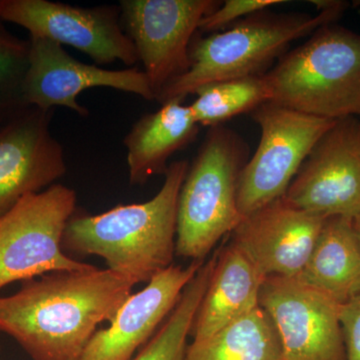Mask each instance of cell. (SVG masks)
<instances>
[{
    "instance_id": "4fadbf2b",
    "label": "cell",
    "mask_w": 360,
    "mask_h": 360,
    "mask_svg": "<svg viewBox=\"0 0 360 360\" xmlns=\"http://www.w3.org/2000/svg\"><path fill=\"white\" fill-rule=\"evenodd\" d=\"M53 113L23 106L0 127V217L66 174L65 150L51 134Z\"/></svg>"
},
{
    "instance_id": "44dd1931",
    "label": "cell",
    "mask_w": 360,
    "mask_h": 360,
    "mask_svg": "<svg viewBox=\"0 0 360 360\" xmlns=\"http://www.w3.org/2000/svg\"><path fill=\"white\" fill-rule=\"evenodd\" d=\"M189 105L200 127H214L243 113L252 112L270 101L264 75L205 84Z\"/></svg>"
},
{
    "instance_id": "7c38bea8",
    "label": "cell",
    "mask_w": 360,
    "mask_h": 360,
    "mask_svg": "<svg viewBox=\"0 0 360 360\" xmlns=\"http://www.w3.org/2000/svg\"><path fill=\"white\" fill-rule=\"evenodd\" d=\"M28 42V66L21 89L25 105L44 110L65 106L87 117L89 110L78 103L77 96L91 87H110L136 94L146 101H155L143 70H104L77 60L53 40L30 37Z\"/></svg>"
},
{
    "instance_id": "ba28073f",
    "label": "cell",
    "mask_w": 360,
    "mask_h": 360,
    "mask_svg": "<svg viewBox=\"0 0 360 360\" xmlns=\"http://www.w3.org/2000/svg\"><path fill=\"white\" fill-rule=\"evenodd\" d=\"M0 20L22 26L30 37L75 47L96 65L120 60L129 68L139 61L120 6L85 8L49 0H0Z\"/></svg>"
},
{
    "instance_id": "30bf717a",
    "label": "cell",
    "mask_w": 360,
    "mask_h": 360,
    "mask_svg": "<svg viewBox=\"0 0 360 360\" xmlns=\"http://www.w3.org/2000/svg\"><path fill=\"white\" fill-rule=\"evenodd\" d=\"M259 307L276 326L284 360H347L341 304L302 276H267Z\"/></svg>"
},
{
    "instance_id": "3957f363",
    "label": "cell",
    "mask_w": 360,
    "mask_h": 360,
    "mask_svg": "<svg viewBox=\"0 0 360 360\" xmlns=\"http://www.w3.org/2000/svg\"><path fill=\"white\" fill-rule=\"evenodd\" d=\"M348 6V2L342 1L314 16L274 13L266 9L236 21L221 32L193 40L188 70L165 85L156 101H184L205 84L264 75L276 59L286 53L290 44L322 25L335 23Z\"/></svg>"
},
{
    "instance_id": "7a4b0ae2",
    "label": "cell",
    "mask_w": 360,
    "mask_h": 360,
    "mask_svg": "<svg viewBox=\"0 0 360 360\" xmlns=\"http://www.w3.org/2000/svg\"><path fill=\"white\" fill-rule=\"evenodd\" d=\"M189 162L168 165L153 200L120 205L96 215H75L66 225L63 248L103 258L108 269L134 284L149 283L174 264L177 205Z\"/></svg>"
},
{
    "instance_id": "9c48e42d",
    "label": "cell",
    "mask_w": 360,
    "mask_h": 360,
    "mask_svg": "<svg viewBox=\"0 0 360 360\" xmlns=\"http://www.w3.org/2000/svg\"><path fill=\"white\" fill-rule=\"evenodd\" d=\"M221 1L122 0L125 32L132 40L156 96L191 65L189 49L200 21Z\"/></svg>"
},
{
    "instance_id": "ac0fdd59",
    "label": "cell",
    "mask_w": 360,
    "mask_h": 360,
    "mask_svg": "<svg viewBox=\"0 0 360 360\" xmlns=\"http://www.w3.org/2000/svg\"><path fill=\"white\" fill-rule=\"evenodd\" d=\"M300 276L340 304L360 292V243L354 219H326Z\"/></svg>"
},
{
    "instance_id": "5bb4252c",
    "label": "cell",
    "mask_w": 360,
    "mask_h": 360,
    "mask_svg": "<svg viewBox=\"0 0 360 360\" xmlns=\"http://www.w3.org/2000/svg\"><path fill=\"white\" fill-rule=\"evenodd\" d=\"M326 219L281 198L243 217L231 232V241L245 250L265 278L297 276L309 262Z\"/></svg>"
},
{
    "instance_id": "52a82bcc",
    "label": "cell",
    "mask_w": 360,
    "mask_h": 360,
    "mask_svg": "<svg viewBox=\"0 0 360 360\" xmlns=\"http://www.w3.org/2000/svg\"><path fill=\"white\" fill-rule=\"evenodd\" d=\"M250 115L260 127V141L239 176L238 202L243 217L283 198L310 151L336 122L270 101Z\"/></svg>"
},
{
    "instance_id": "9a60e30c",
    "label": "cell",
    "mask_w": 360,
    "mask_h": 360,
    "mask_svg": "<svg viewBox=\"0 0 360 360\" xmlns=\"http://www.w3.org/2000/svg\"><path fill=\"white\" fill-rule=\"evenodd\" d=\"M205 262L172 264L143 290L130 295L108 328L96 331L80 360H131L160 329L179 302L187 284Z\"/></svg>"
},
{
    "instance_id": "ffe728a7",
    "label": "cell",
    "mask_w": 360,
    "mask_h": 360,
    "mask_svg": "<svg viewBox=\"0 0 360 360\" xmlns=\"http://www.w3.org/2000/svg\"><path fill=\"white\" fill-rule=\"evenodd\" d=\"M217 251L187 284L162 326L131 360H186L187 338L217 264Z\"/></svg>"
},
{
    "instance_id": "2e32d148",
    "label": "cell",
    "mask_w": 360,
    "mask_h": 360,
    "mask_svg": "<svg viewBox=\"0 0 360 360\" xmlns=\"http://www.w3.org/2000/svg\"><path fill=\"white\" fill-rule=\"evenodd\" d=\"M264 279L240 246L231 241L219 248L212 278L191 326L193 341L210 338L259 307Z\"/></svg>"
},
{
    "instance_id": "e0dca14e",
    "label": "cell",
    "mask_w": 360,
    "mask_h": 360,
    "mask_svg": "<svg viewBox=\"0 0 360 360\" xmlns=\"http://www.w3.org/2000/svg\"><path fill=\"white\" fill-rule=\"evenodd\" d=\"M198 130L189 105L179 99L142 115L123 139L130 184H142L153 175L165 174L170 156L193 142Z\"/></svg>"
},
{
    "instance_id": "d6986e66",
    "label": "cell",
    "mask_w": 360,
    "mask_h": 360,
    "mask_svg": "<svg viewBox=\"0 0 360 360\" xmlns=\"http://www.w3.org/2000/svg\"><path fill=\"white\" fill-rule=\"evenodd\" d=\"M186 360H284V354L274 322L258 307L210 338L193 341Z\"/></svg>"
},
{
    "instance_id": "277c9868",
    "label": "cell",
    "mask_w": 360,
    "mask_h": 360,
    "mask_svg": "<svg viewBox=\"0 0 360 360\" xmlns=\"http://www.w3.org/2000/svg\"><path fill=\"white\" fill-rule=\"evenodd\" d=\"M264 77L270 103L326 120L360 118V34L322 25Z\"/></svg>"
},
{
    "instance_id": "8fae6325",
    "label": "cell",
    "mask_w": 360,
    "mask_h": 360,
    "mask_svg": "<svg viewBox=\"0 0 360 360\" xmlns=\"http://www.w3.org/2000/svg\"><path fill=\"white\" fill-rule=\"evenodd\" d=\"M283 198L324 219L360 215L359 117L340 118L322 135Z\"/></svg>"
},
{
    "instance_id": "8992f818",
    "label": "cell",
    "mask_w": 360,
    "mask_h": 360,
    "mask_svg": "<svg viewBox=\"0 0 360 360\" xmlns=\"http://www.w3.org/2000/svg\"><path fill=\"white\" fill-rule=\"evenodd\" d=\"M75 208V191L56 184L25 196L0 217V290L13 281L91 266L63 252V234Z\"/></svg>"
},
{
    "instance_id": "5b68a950",
    "label": "cell",
    "mask_w": 360,
    "mask_h": 360,
    "mask_svg": "<svg viewBox=\"0 0 360 360\" xmlns=\"http://www.w3.org/2000/svg\"><path fill=\"white\" fill-rule=\"evenodd\" d=\"M250 160L245 139L224 125L210 127L180 188L175 255L205 262L240 224L239 176Z\"/></svg>"
},
{
    "instance_id": "6da1fadb",
    "label": "cell",
    "mask_w": 360,
    "mask_h": 360,
    "mask_svg": "<svg viewBox=\"0 0 360 360\" xmlns=\"http://www.w3.org/2000/svg\"><path fill=\"white\" fill-rule=\"evenodd\" d=\"M134 285L94 265L25 281L0 297V331L33 360H80L97 326L112 321Z\"/></svg>"
},
{
    "instance_id": "603a6c76",
    "label": "cell",
    "mask_w": 360,
    "mask_h": 360,
    "mask_svg": "<svg viewBox=\"0 0 360 360\" xmlns=\"http://www.w3.org/2000/svg\"><path fill=\"white\" fill-rule=\"evenodd\" d=\"M283 0H225L217 9L200 21L198 30L205 33L219 32L236 20H243L251 14L266 11L270 6L283 4Z\"/></svg>"
},
{
    "instance_id": "cb8c5ba5",
    "label": "cell",
    "mask_w": 360,
    "mask_h": 360,
    "mask_svg": "<svg viewBox=\"0 0 360 360\" xmlns=\"http://www.w3.org/2000/svg\"><path fill=\"white\" fill-rule=\"evenodd\" d=\"M347 360H360V292L340 307Z\"/></svg>"
},
{
    "instance_id": "484cf974",
    "label": "cell",
    "mask_w": 360,
    "mask_h": 360,
    "mask_svg": "<svg viewBox=\"0 0 360 360\" xmlns=\"http://www.w3.org/2000/svg\"><path fill=\"white\" fill-rule=\"evenodd\" d=\"M354 6H360V1H354Z\"/></svg>"
},
{
    "instance_id": "d4e9b609",
    "label": "cell",
    "mask_w": 360,
    "mask_h": 360,
    "mask_svg": "<svg viewBox=\"0 0 360 360\" xmlns=\"http://www.w3.org/2000/svg\"><path fill=\"white\" fill-rule=\"evenodd\" d=\"M354 226L360 243V215H359V217H354Z\"/></svg>"
},
{
    "instance_id": "7402d4cb",
    "label": "cell",
    "mask_w": 360,
    "mask_h": 360,
    "mask_svg": "<svg viewBox=\"0 0 360 360\" xmlns=\"http://www.w3.org/2000/svg\"><path fill=\"white\" fill-rule=\"evenodd\" d=\"M30 42L6 30L0 20V116L25 105L21 89L28 66Z\"/></svg>"
}]
</instances>
